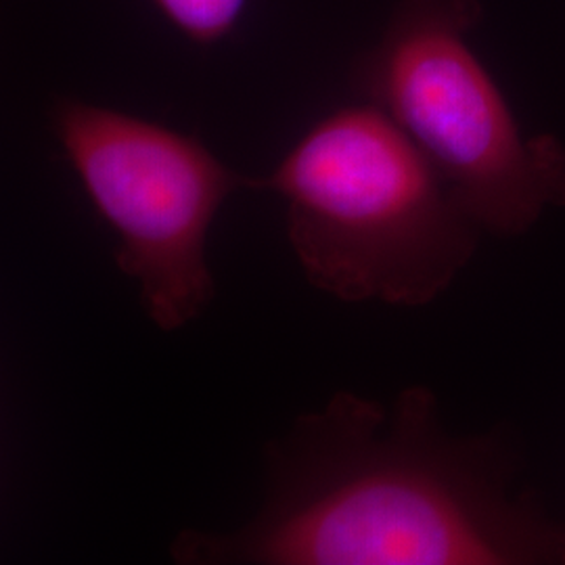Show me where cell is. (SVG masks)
Returning a JSON list of instances; mask_svg holds the SVG:
<instances>
[{"label": "cell", "instance_id": "2", "mask_svg": "<svg viewBox=\"0 0 565 565\" xmlns=\"http://www.w3.org/2000/svg\"><path fill=\"white\" fill-rule=\"evenodd\" d=\"M249 189L281 195L303 277L340 302L427 306L463 273L484 233L373 103L324 116Z\"/></svg>", "mask_w": 565, "mask_h": 565}, {"label": "cell", "instance_id": "5", "mask_svg": "<svg viewBox=\"0 0 565 565\" xmlns=\"http://www.w3.org/2000/svg\"><path fill=\"white\" fill-rule=\"evenodd\" d=\"M189 41L214 44L231 34L245 0H153Z\"/></svg>", "mask_w": 565, "mask_h": 565}, {"label": "cell", "instance_id": "6", "mask_svg": "<svg viewBox=\"0 0 565 565\" xmlns=\"http://www.w3.org/2000/svg\"><path fill=\"white\" fill-rule=\"evenodd\" d=\"M562 564H565V527L562 530Z\"/></svg>", "mask_w": 565, "mask_h": 565}, {"label": "cell", "instance_id": "1", "mask_svg": "<svg viewBox=\"0 0 565 565\" xmlns=\"http://www.w3.org/2000/svg\"><path fill=\"white\" fill-rule=\"evenodd\" d=\"M263 463L258 513L228 532L184 527L174 564H562V530L511 501L494 443L452 436L429 387L390 403L335 392Z\"/></svg>", "mask_w": 565, "mask_h": 565}, {"label": "cell", "instance_id": "3", "mask_svg": "<svg viewBox=\"0 0 565 565\" xmlns=\"http://www.w3.org/2000/svg\"><path fill=\"white\" fill-rule=\"evenodd\" d=\"M482 15L480 0H398L354 88L424 151L484 233L513 237L565 207V147L520 128L469 44Z\"/></svg>", "mask_w": 565, "mask_h": 565}, {"label": "cell", "instance_id": "4", "mask_svg": "<svg viewBox=\"0 0 565 565\" xmlns=\"http://www.w3.org/2000/svg\"><path fill=\"white\" fill-rule=\"evenodd\" d=\"M61 149L118 237L116 264L166 333L214 300L207 235L223 203L249 189L198 137L111 107L61 97L51 109Z\"/></svg>", "mask_w": 565, "mask_h": 565}]
</instances>
